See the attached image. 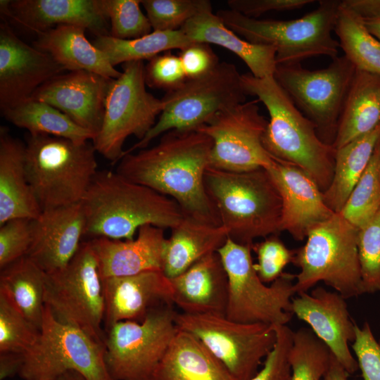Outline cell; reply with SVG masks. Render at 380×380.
I'll use <instances>...</instances> for the list:
<instances>
[{
  "mask_svg": "<svg viewBox=\"0 0 380 380\" xmlns=\"http://www.w3.org/2000/svg\"><path fill=\"white\" fill-rule=\"evenodd\" d=\"M251 250L257 255L258 262L254 267L263 283H272L279 278L284 267L293 262L295 255V250L288 248L277 234L253 243Z\"/></svg>",
  "mask_w": 380,
  "mask_h": 380,
  "instance_id": "obj_43",
  "label": "cell"
},
{
  "mask_svg": "<svg viewBox=\"0 0 380 380\" xmlns=\"http://www.w3.org/2000/svg\"><path fill=\"white\" fill-rule=\"evenodd\" d=\"M212 139L201 131L171 130L153 146L123 156L116 172L173 199L184 215L220 224L204 183Z\"/></svg>",
  "mask_w": 380,
  "mask_h": 380,
  "instance_id": "obj_1",
  "label": "cell"
},
{
  "mask_svg": "<svg viewBox=\"0 0 380 380\" xmlns=\"http://www.w3.org/2000/svg\"><path fill=\"white\" fill-rule=\"evenodd\" d=\"M181 30L194 42L218 45L236 54L255 77H274L277 66L275 49L242 39L229 29L213 9L189 20Z\"/></svg>",
  "mask_w": 380,
  "mask_h": 380,
  "instance_id": "obj_28",
  "label": "cell"
},
{
  "mask_svg": "<svg viewBox=\"0 0 380 380\" xmlns=\"http://www.w3.org/2000/svg\"><path fill=\"white\" fill-rule=\"evenodd\" d=\"M176 311L166 303L141 322L121 321L105 331V360L115 380H148L178 331Z\"/></svg>",
  "mask_w": 380,
  "mask_h": 380,
  "instance_id": "obj_15",
  "label": "cell"
},
{
  "mask_svg": "<svg viewBox=\"0 0 380 380\" xmlns=\"http://www.w3.org/2000/svg\"><path fill=\"white\" fill-rule=\"evenodd\" d=\"M41 207L29 183L25 144L0 127V225L12 219L34 220Z\"/></svg>",
  "mask_w": 380,
  "mask_h": 380,
  "instance_id": "obj_26",
  "label": "cell"
},
{
  "mask_svg": "<svg viewBox=\"0 0 380 380\" xmlns=\"http://www.w3.org/2000/svg\"><path fill=\"white\" fill-rule=\"evenodd\" d=\"M46 272L25 255L1 270L0 293L39 330Z\"/></svg>",
  "mask_w": 380,
  "mask_h": 380,
  "instance_id": "obj_33",
  "label": "cell"
},
{
  "mask_svg": "<svg viewBox=\"0 0 380 380\" xmlns=\"http://www.w3.org/2000/svg\"><path fill=\"white\" fill-rule=\"evenodd\" d=\"M148 380H234L194 336L178 329Z\"/></svg>",
  "mask_w": 380,
  "mask_h": 380,
  "instance_id": "obj_29",
  "label": "cell"
},
{
  "mask_svg": "<svg viewBox=\"0 0 380 380\" xmlns=\"http://www.w3.org/2000/svg\"><path fill=\"white\" fill-rule=\"evenodd\" d=\"M105 15L110 21L109 35L119 39H134L153 32L139 0H100Z\"/></svg>",
  "mask_w": 380,
  "mask_h": 380,
  "instance_id": "obj_41",
  "label": "cell"
},
{
  "mask_svg": "<svg viewBox=\"0 0 380 380\" xmlns=\"http://www.w3.org/2000/svg\"><path fill=\"white\" fill-rule=\"evenodd\" d=\"M153 31H177L191 19L211 10L208 0H142Z\"/></svg>",
  "mask_w": 380,
  "mask_h": 380,
  "instance_id": "obj_40",
  "label": "cell"
},
{
  "mask_svg": "<svg viewBox=\"0 0 380 380\" xmlns=\"http://www.w3.org/2000/svg\"><path fill=\"white\" fill-rule=\"evenodd\" d=\"M358 229L340 213L313 227L295 250L296 293L323 281L346 299L364 293L357 249Z\"/></svg>",
  "mask_w": 380,
  "mask_h": 380,
  "instance_id": "obj_7",
  "label": "cell"
},
{
  "mask_svg": "<svg viewBox=\"0 0 380 380\" xmlns=\"http://www.w3.org/2000/svg\"><path fill=\"white\" fill-rule=\"evenodd\" d=\"M68 371L87 380H115L107 368L104 344L59 320L45 305L39 336L23 354L18 375L25 380H57Z\"/></svg>",
  "mask_w": 380,
  "mask_h": 380,
  "instance_id": "obj_10",
  "label": "cell"
},
{
  "mask_svg": "<svg viewBox=\"0 0 380 380\" xmlns=\"http://www.w3.org/2000/svg\"><path fill=\"white\" fill-rule=\"evenodd\" d=\"M380 124V76L357 70L346 96L333 146L337 149Z\"/></svg>",
  "mask_w": 380,
  "mask_h": 380,
  "instance_id": "obj_31",
  "label": "cell"
},
{
  "mask_svg": "<svg viewBox=\"0 0 380 380\" xmlns=\"http://www.w3.org/2000/svg\"><path fill=\"white\" fill-rule=\"evenodd\" d=\"M1 115L13 125L32 134H47L77 144L94 140L96 134L72 121L52 106L30 99Z\"/></svg>",
  "mask_w": 380,
  "mask_h": 380,
  "instance_id": "obj_34",
  "label": "cell"
},
{
  "mask_svg": "<svg viewBox=\"0 0 380 380\" xmlns=\"http://www.w3.org/2000/svg\"><path fill=\"white\" fill-rule=\"evenodd\" d=\"M355 72V66L343 55L319 70L306 69L300 63L277 65L274 78L315 125L321 139L332 145Z\"/></svg>",
  "mask_w": 380,
  "mask_h": 380,
  "instance_id": "obj_14",
  "label": "cell"
},
{
  "mask_svg": "<svg viewBox=\"0 0 380 380\" xmlns=\"http://www.w3.org/2000/svg\"><path fill=\"white\" fill-rule=\"evenodd\" d=\"M172 284V303L191 315H225L228 279L217 252L202 258L177 277Z\"/></svg>",
  "mask_w": 380,
  "mask_h": 380,
  "instance_id": "obj_25",
  "label": "cell"
},
{
  "mask_svg": "<svg viewBox=\"0 0 380 380\" xmlns=\"http://www.w3.org/2000/svg\"><path fill=\"white\" fill-rule=\"evenodd\" d=\"M334 31L344 56L357 70L380 76V42L367 30L363 20L341 1Z\"/></svg>",
  "mask_w": 380,
  "mask_h": 380,
  "instance_id": "obj_36",
  "label": "cell"
},
{
  "mask_svg": "<svg viewBox=\"0 0 380 380\" xmlns=\"http://www.w3.org/2000/svg\"><path fill=\"white\" fill-rule=\"evenodd\" d=\"M178 56L187 80L207 75L220 63L210 45L203 42H196L189 44L181 49Z\"/></svg>",
  "mask_w": 380,
  "mask_h": 380,
  "instance_id": "obj_48",
  "label": "cell"
},
{
  "mask_svg": "<svg viewBox=\"0 0 380 380\" xmlns=\"http://www.w3.org/2000/svg\"><path fill=\"white\" fill-rule=\"evenodd\" d=\"M194 42H196L179 30L153 31L134 39H119L110 35H101L96 37L92 43L115 67L129 61L150 60L163 52L176 49L181 50Z\"/></svg>",
  "mask_w": 380,
  "mask_h": 380,
  "instance_id": "obj_35",
  "label": "cell"
},
{
  "mask_svg": "<svg viewBox=\"0 0 380 380\" xmlns=\"http://www.w3.org/2000/svg\"><path fill=\"white\" fill-rule=\"evenodd\" d=\"M314 0H229V9L247 17L257 18L270 11H284L299 9Z\"/></svg>",
  "mask_w": 380,
  "mask_h": 380,
  "instance_id": "obj_49",
  "label": "cell"
},
{
  "mask_svg": "<svg viewBox=\"0 0 380 380\" xmlns=\"http://www.w3.org/2000/svg\"><path fill=\"white\" fill-rule=\"evenodd\" d=\"M142 61L122 64L121 75L110 83L102 127L93 145L112 164L118 163L130 136L142 139L154 126L164 103L146 89Z\"/></svg>",
  "mask_w": 380,
  "mask_h": 380,
  "instance_id": "obj_11",
  "label": "cell"
},
{
  "mask_svg": "<svg viewBox=\"0 0 380 380\" xmlns=\"http://www.w3.org/2000/svg\"><path fill=\"white\" fill-rule=\"evenodd\" d=\"M81 204L92 239H133L141 226L172 229L184 215L171 198L110 170L97 172Z\"/></svg>",
  "mask_w": 380,
  "mask_h": 380,
  "instance_id": "obj_2",
  "label": "cell"
},
{
  "mask_svg": "<svg viewBox=\"0 0 380 380\" xmlns=\"http://www.w3.org/2000/svg\"><path fill=\"white\" fill-rule=\"evenodd\" d=\"M251 246L227 238L217 251L228 279L225 316L242 323L286 325L291 319L296 274H283L267 286L259 278L251 256Z\"/></svg>",
  "mask_w": 380,
  "mask_h": 380,
  "instance_id": "obj_8",
  "label": "cell"
},
{
  "mask_svg": "<svg viewBox=\"0 0 380 380\" xmlns=\"http://www.w3.org/2000/svg\"><path fill=\"white\" fill-rule=\"evenodd\" d=\"M346 300L335 291L317 286L292 298V312L310 326L348 374H353L358 365L348 344L355 339L356 323L350 318Z\"/></svg>",
  "mask_w": 380,
  "mask_h": 380,
  "instance_id": "obj_18",
  "label": "cell"
},
{
  "mask_svg": "<svg viewBox=\"0 0 380 380\" xmlns=\"http://www.w3.org/2000/svg\"><path fill=\"white\" fill-rule=\"evenodd\" d=\"M96 153L89 141L27 133L26 173L42 210L82 202L98 172Z\"/></svg>",
  "mask_w": 380,
  "mask_h": 380,
  "instance_id": "obj_5",
  "label": "cell"
},
{
  "mask_svg": "<svg viewBox=\"0 0 380 380\" xmlns=\"http://www.w3.org/2000/svg\"><path fill=\"white\" fill-rule=\"evenodd\" d=\"M241 83L247 96H256L269 113L262 138L267 151L303 170L324 192L332 179L336 148L321 139L274 77L258 78L249 72L241 75Z\"/></svg>",
  "mask_w": 380,
  "mask_h": 380,
  "instance_id": "obj_3",
  "label": "cell"
},
{
  "mask_svg": "<svg viewBox=\"0 0 380 380\" xmlns=\"http://www.w3.org/2000/svg\"><path fill=\"white\" fill-rule=\"evenodd\" d=\"M341 2L362 20L380 16V0H343Z\"/></svg>",
  "mask_w": 380,
  "mask_h": 380,
  "instance_id": "obj_50",
  "label": "cell"
},
{
  "mask_svg": "<svg viewBox=\"0 0 380 380\" xmlns=\"http://www.w3.org/2000/svg\"><path fill=\"white\" fill-rule=\"evenodd\" d=\"M65 69L48 53L21 40L4 20L0 24V110L30 99L41 86Z\"/></svg>",
  "mask_w": 380,
  "mask_h": 380,
  "instance_id": "obj_17",
  "label": "cell"
},
{
  "mask_svg": "<svg viewBox=\"0 0 380 380\" xmlns=\"http://www.w3.org/2000/svg\"><path fill=\"white\" fill-rule=\"evenodd\" d=\"M341 1L322 0L315 10L286 20L250 18L229 8L219 10L216 15L243 39L273 46L277 65H293L312 57L338 56L339 43L331 32Z\"/></svg>",
  "mask_w": 380,
  "mask_h": 380,
  "instance_id": "obj_6",
  "label": "cell"
},
{
  "mask_svg": "<svg viewBox=\"0 0 380 380\" xmlns=\"http://www.w3.org/2000/svg\"><path fill=\"white\" fill-rule=\"evenodd\" d=\"M32 241L27 254L46 273L68 265L85 232L81 203L43 210L32 220Z\"/></svg>",
  "mask_w": 380,
  "mask_h": 380,
  "instance_id": "obj_21",
  "label": "cell"
},
{
  "mask_svg": "<svg viewBox=\"0 0 380 380\" xmlns=\"http://www.w3.org/2000/svg\"><path fill=\"white\" fill-rule=\"evenodd\" d=\"M113 80L85 70L67 71L41 86L30 99L52 106L96 135Z\"/></svg>",
  "mask_w": 380,
  "mask_h": 380,
  "instance_id": "obj_19",
  "label": "cell"
},
{
  "mask_svg": "<svg viewBox=\"0 0 380 380\" xmlns=\"http://www.w3.org/2000/svg\"><path fill=\"white\" fill-rule=\"evenodd\" d=\"M167 239L164 229L141 226L133 239H91L101 279L125 277L150 270H162Z\"/></svg>",
  "mask_w": 380,
  "mask_h": 380,
  "instance_id": "obj_24",
  "label": "cell"
},
{
  "mask_svg": "<svg viewBox=\"0 0 380 380\" xmlns=\"http://www.w3.org/2000/svg\"><path fill=\"white\" fill-rule=\"evenodd\" d=\"M44 303L59 320L104 344V298L99 263L89 241L64 267L46 273Z\"/></svg>",
  "mask_w": 380,
  "mask_h": 380,
  "instance_id": "obj_12",
  "label": "cell"
},
{
  "mask_svg": "<svg viewBox=\"0 0 380 380\" xmlns=\"http://www.w3.org/2000/svg\"><path fill=\"white\" fill-rule=\"evenodd\" d=\"M267 170L281 198V232L286 231L300 241L313 227L335 214L326 204L317 183L298 167L278 160Z\"/></svg>",
  "mask_w": 380,
  "mask_h": 380,
  "instance_id": "obj_20",
  "label": "cell"
},
{
  "mask_svg": "<svg viewBox=\"0 0 380 380\" xmlns=\"http://www.w3.org/2000/svg\"><path fill=\"white\" fill-rule=\"evenodd\" d=\"M0 10L4 18L36 34L58 25H80L96 37L110 33L100 0H1Z\"/></svg>",
  "mask_w": 380,
  "mask_h": 380,
  "instance_id": "obj_22",
  "label": "cell"
},
{
  "mask_svg": "<svg viewBox=\"0 0 380 380\" xmlns=\"http://www.w3.org/2000/svg\"><path fill=\"white\" fill-rule=\"evenodd\" d=\"M380 210V138L371 160L339 213L360 229Z\"/></svg>",
  "mask_w": 380,
  "mask_h": 380,
  "instance_id": "obj_37",
  "label": "cell"
},
{
  "mask_svg": "<svg viewBox=\"0 0 380 380\" xmlns=\"http://www.w3.org/2000/svg\"><path fill=\"white\" fill-rule=\"evenodd\" d=\"M379 344H380V340L379 341Z\"/></svg>",
  "mask_w": 380,
  "mask_h": 380,
  "instance_id": "obj_55",
  "label": "cell"
},
{
  "mask_svg": "<svg viewBox=\"0 0 380 380\" xmlns=\"http://www.w3.org/2000/svg\"><path fill=\"white\" fill-rule=\"evenodd\" d=\"M171 230L163 267V272L169 279L180 274L207 255L217 252L228 238L221 224L185 215Z\"/></svg>",
  "mask_w": 380,
  "mask_h": 380,
  "instance_id": "obj_30",
  "label": "cell"
},
{
  "mask_svg": "<svg viewBox=\"0 0 380 380\" xmlns=\"http://www.w3.org/2000/svg\"><path fill=\"white\" fill-rule=\"evenodd\" d=\"M357 249L364 293L380 291V210L358 229Z\"/></svg>",
  "mask_w": 380,
  "mask_h": 380,
  "instance_id": "obj_42",
  "label": "cell"
},
{
  "mask_svg": "<svg viewBox=\"0 0 380 380\" xmlns=\"http://www.w3.org/2000/svg\"><path fill=\"white\" fill-rule=\"evenodd\" d=\"M246 96L236 65L219 63L207 75L187 80L178 89L166 92L162 98L163 110L154 126L142 139L125 150L122 157L147 148L167 132L197 129L217 113L246 102Z\"/></svg>",
  "mask_w": 380,
  "mask_h": 380,
  "instance_id": "obj_9",
  "label": "cell"
},
{
  "mask_svg": "<svg viewBox=\"0 0 380 380\" xmlns=\"http://www.w3.org/2000/svg\"><path fill=\"white\" fill-rule=\"evenodd\" d=\"M57 380H87L83 376L75 371H68L58 378Z\"/></svg>",
  "mask_w": 380,
  "mask_h": 380,
  "instance_id": "obj_54",
  "label": "cell"
},
{
  "mask_svg": "<svg viewBox=\"0 0 380 380\" xmlns=\"http://www.w3.org/2000/svg\"><path fill=\"white\" fill-rule=\"evenodd\" d=\"M40 330L0 293V353L24 354L37 341Z\"/></svg>",
  "mask_w": 380,
  "mask_h": 380,
  "instance_id": "obj_39",
  "label": "cell"
},
{
  "mask_svg": "<svg viewBox=\"0 0 380 380\" xmlns=\"http://www.w3.org/2000/svg\"><path fill=\"white\" fill-rule=\"evenodd\" d=\"M23 361V354L0 353V379L18 374Z\"/></svg>",
  "mask_w": 380,
  "mask_h": 380,
  "instance_id": "obj_51",
  "label": "cell"
},
{
  "mask_svg": "<svg viewBox=\"0 0 380 380\" xmlns=\"http://www.w3.org/2000/svg\"><path fill=\"white\" fill-rule=\"evenodd\" d=\"M348 373L331 354L323 380H348Z\"/></svg>",
  "mask_w": 380,
  "mask_h": 380,
  "instance_id": "obj_52",
  "label": "cell"
},
{
  "mask_svg": "<svg viewBox=\"0 0 380 380\" xmlns=\"http://www.w3.org/2000/svg\"><path fill=\"white\" fill-rule=\"evenodd\" d=\"M380 138V124L370 132L336 149L331 182L323 192L327 206L339 213L367 168Z\"/></svg>",
  "mask_w": 380,
  "mask_h": 380,
  "instance_id": "obj_32",
  "label": "cell"
},
{
  "mask_svg": "<svg viewBox=\"0 0 380 380\" xmlns=\"http://www.w3.org/2000/svg\"><path fill=\"white\" fill-rule=\"evenodd\" d=\"M32 241V220L15 218L0 225L1 270L27 255Z\"/></svg>",
  "mask_w": 380,
  "mask_h": 380,
  "instance_id": "obj_45",
  "label": "cell"
},
{
  "mask_svg": "<svg viewBox=\"0 0 380 380\" xmlns=\"http://www.w3.org/2000/svg\"><path fill=\"white\" fill-rule=\"evenodd\" d=\"M175 323L196 337L234 380L253 377L277 340L274 326L238 322L225 315L176 312Z\"/></svg>",
  "mask_w": 380,
  "mask_h": 380,
  "instance_id": "obj_13",
  "label": "cell"
},
{
  "mask_svg": "<svg viewBox=\"0 0 380 380\" xmlns=\"http://www.w3.org/2000/svg\"><path fill=\"white\" fill-rule=\"evenodd\" d=\"M351 346L363 380H380V344L367 322L362 327L355 324Z\"/></svg>",
  "mask_w": 380,
  "mask_h": 380,
  "instance_id": "obj_47",
  "label": "cell"
},
{
  "mask_svg": "<svg viewBox=\"0 0 380 380\" xmlns=\"http://www.w3.org/2000/svg\"><path fill=\"white\" fill-rule=\"evenodd\" d=\"M274 327L277 333L276 343L265 357L262 368L250 380H291L289 356L293 331L287 325Z\"/></svg>",
  "mask_w": 380,
  "mask_h": 380,
  "instance_id": "obj_46",
  "label": "cell"
},
{
  "mask_svg": "<svg viewBox=\"0 0 380 380\" xmlns=\"http://www.w3.org/2000/svg\"><path fill=\"white\" fill-rule=\"evenodd\" d=\"M258 101H246L222 110L197 128L213 141L210 167L245 172L275 165L278 160L262 143L268 120L260 113Z\"/></svg>",
  "mask_w": 380,
  "mask_h": 380,
  "instance_id": "obj_16",
  "label": "cell"
},
{
  "mask_svg": "<svg viewBox=\"0 0 380 380\" xmlns=\"http://www.w3.org/2000/svg\"><path fill=\"white\" fill-rule=\"evenodd\" d=\"M331 353L310 329L293 331L289 351L291 380H323Z\"/></svg>",
  "mask_w": 380,
  "mask_h": 380,
  "instance_id": "obj_38",
  "label": "cell"
},
{
  "mask_svg": "<svg viewBox=\"0 0 380 380\" xmlns=\"http://www.w3.org/2000/svg\"><path fill=\"white\" fill-rule=\"evenodd\" d=\"M102 284L104 331L118 322H141L153 308L172 304L171 281L162 270L106 278Z\"/></svg>",
  "mask_w": 380,
  "mask_h": 380,
  "instance_id": "obj_23",
  "label": "cell"
},
{
  "mask_svg": "<svg viewBox=\"0 0 380 380\" xmlns=\"http://www.w3.org/2000/svg\"><path fill=\"white\" fill-rule=\"evenodd\" d=\"M204 183L220 224L234 242L252 246L280 231L281 198L265 168L229 172L208 167Z\"/></svg>",
  "mask_w": 380,
  "mask_h": 380,
  "instance_id": "obj_4",
  "label": "cell"
},
{
  "mask_svg": "<svg viewBox=\"0 0 380 380\" xmlns=\"http://www.w3.org/2000/svg\"><path fill=\"white\" fill-rule=\"evenodd\" d=\"M363 22L367 30L380 42V16Z\"/></svg>",
  "mask_w": 380,
  "mask_h": 380,
  "instance_id": "obj_53",
  "label": "cell"
},
{
  "mask_svg": "<svg viewBox=\"0 0 380 380\" xmlns=\"http://www.w3.org/2000/svg\"><path fill=\"white\" fill-rule=\"evenodd\" d=\"M86 28L75 25H58L37 34L36 49L49 54L65 70H85L117 79V70L105 55L85 37Z\"/></svg>",
  "mask_w": 380,
  "mask_h": 380,
  "instance_id": "obj_27",
  "label": "cell"
},
{
  "mask_svg": "<svg viewBox=\"0 0 380 380\" xmlns=\"http://www.w3.org/2000/svg\"><path fill=\"white\" fill-rule=\"evenodd\" d=\"M144 77L146 86L166 92L178 89L187 80L179 56L171 51L148 60L144 68Z\"/></svg>",
  "mask_w": 380,
  "mask_h": 380,
  "instance_id": "obj_44",
  "label": "cell"
}]
</instances>
